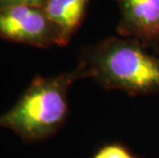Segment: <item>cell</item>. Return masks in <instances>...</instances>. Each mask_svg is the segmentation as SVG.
<instances>
[{"instance_id":"cell-3","label":"cell","mask_w":159,"mask_h":158,"mask_svg":"<svg viewBox=\"0 0 159 158\" xmlns=\"http://www.w3.org/2000/svg\"><path fill=\"white\" fill-rule=\"evenodd\" d=\"M0 37L42 48L63 46L59 29L41 6H0Z\"/></svg>"},{"instance_id":"cell-1","label":"cell","mask_w":159,"mask_h":158,"mask_svg":"<svg viewBox=\"0 0 159 158\" xmlns=\"http://www.w3.org/2000/svg\"><path fill=\"white\" fill-rule=\"evenodd\" d=\"M109 89L129 95L159 93V58L134 39L108 38L87 49L77 67Z\"/></svg>"},{"instance_id":"cell-2","label":"cell","mask_w":159,"mask_h":158,"mask_svg":"<svg viewBox=\"0 0 159 158\" xmlns=\"http://www.w3.org/2000/svg\"><path fill=\"white\" fill-rule=\"evenodd\" d=\"M81 77L78 68L56 77L34 78L21 99L0 115V127H6L25 141H38L57 132L68 114L67 93Z\"/></svg>"},{"instance_id":"cell-5","label":"cell","mask_w":159,"mask_h":158,"mask_svg":"<svg viewBox=\"0 0 159 158\" xmlns=\"http://www.w3.org/2000/svg\"><path fill=\"white\" fill-rule=\"evenodd\" d=\"M90 0H45L43 9L62 36L63 45L68 44L85 16Z\"/></svg>"},{"instance_id":"cell-6","label":"cell","mask_w":159,"mask_h":158,"mask_svg":"<svg viewBox=\"0 0 159 158\" xmlns=\"http://www.w3.org/2000/svg\"><path fill=\"white\" fill-rule=\"evenodd\" d=\"M93 158H134L123 147L110 145L101 149Z\"/></svg>"},{"instance_id":"cell-4","label":"cell","mask_w":159,"mask_h":158,"mask_svg":"<svg viewBox=\"0 0 159 158\" xmlns=\"http://www.w3.org/2000/svg\"><path fill=\"white\" fill-rule=\"evenodd\" d=\"M120 11L118 33L145 45L159 42V0H116Z\"/></svg>"},{"instance_id":"cell-7","label":"cell","mask_w":159,"mask_h":158,"mask_svg":"<svg viewBox=\"0 0 159 158\" xmlns=\"http://www.w3.org/2000/svg\"><path fill=\"white\" fill-rule=\"evenodd\" d=\"M45 0H0V6L9 5H34L43 7Z\"/></svg>"}]
</instances>
